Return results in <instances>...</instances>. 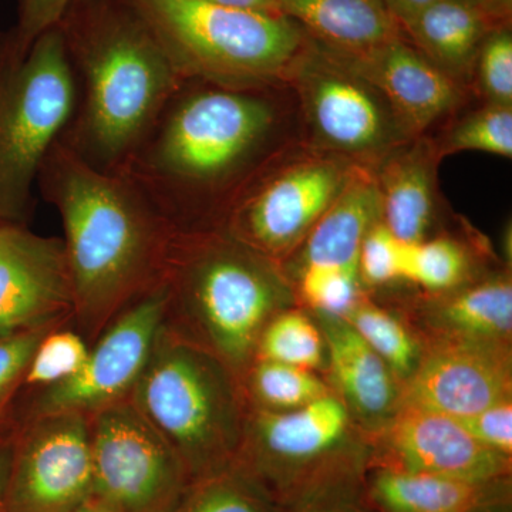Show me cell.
Returning <instances> with one entry per match:
<instances>
[{"mask_svg": "<svg viewBox=\"0 0 512 512\" xmlns=\"http://www.w3.org/2000/svg\"><path fill=\"white\" fill-rule=\"evenodd\" d=\"M433 153L427 144H414L390 153L376 173L380 221L406 244L426 239L436 208Z\"/></svg>", "mask_w": 512, "mask_h": 512, "instance_id": "44dd1931", "label": "cell"}, {"mask_svg": "<svg viewBox=\"0 0 512 512\" xmlns=\"http://www.w3.org/2000/svg\"><path fill=\"white\" fill-rule=\"evenodd\" d=\"M167 289L161 284L131 303L90 345L76 375L37 389L25 416L94 414L130 399L164 323Z\"/></svg>", "mask_w": 512, "mask_h": 512, "instance_id": "8fae6325", "label": "cell"}, {"mask_svg": "<svg viewBox=\"0 0 512 512\" xmlns=\"http://www.w3.org/2000/svg\"><path fill=\"white\" fill-rule=\"evenodd\" d=\"M70 512H110L107 511L106 508L100 507V505L94 503H87L83 505V507L77 508V510Z\"/></svg>", "mask_w": 512, "mask_h": 512, "instance_id": "b9f144b4", "label": "cell"}, {"mask_svg": "<svg viewBox=\"0 0 512 512\" xmlns=\"http://www.w3.org/2000/svg\"><path fill=\"white\" fill-rule=\"evenodd\" d=\"M73 0H18V20L0 37L19 53H26L33 42L55 28Z\"/></svg>", "mask_w": 512, "mask_h": 512, "instance_id": "d590c367", "label": "cell"}, {"mask_svg": "<svg viewBox=\"0 0 512 512\" xmlns=\"http://www.w3.org/2000/svg\"><path fill=\"white\" fill-rule=\"evenodd\" d=\"M62 218L73 320L89 345L164 281L177 229L131 178L94 170L57 141L37 178Z\"/></svg>", "mask_w": 512, "mask_h": 512, "instance_id": "6da1fadb", "label": "cell"}, {"mask_svg": "<svg viewBox=\"0 0 512 512\" xmlns=\"http://www.w3.org/2000/svg\"><path fill=\"white\" fill-rule=\"evenodd\" d=\"M362 434L380 468L480 484L495 483L511 468V457L478 443L454 417L410 404H399L389 419Z\"/></svg>", "mask_w": 512, "mask_h": 512, "instance_id": "5bb4252c", "label": "cell"}, {"mask_svg": "<svg viewBox=\"0 0 512 512\" xmlns=\"http://www.w3.org/2000/svg\"><path fill=\"white\" fill-rule=\"evenodd\" d=\"M174 512H275L268 490L235 463L192 481Z\"/></svg>", "mask_w": 512, "mask_h": 512, "instance_id": "4316f807", "label": "cell"}, {"mask_svg": "<svg viewBox=\"0 0 512 512\" xmlns=\"http://www.w3.org/2000/svg\"><path fill=\"white\" fill-rule=\"evenodd\" d=\"M357 431L335 392L288 412L249 407L237 464L264 484L288 467L312 466L336 456Z\"/></svg>", "mask_w": 512, "mask_h": 512, "instance_id": "2e32d148", "label": "cell"}, {"mask_svg": "<svg viewBox=\"0 0 512 512\" xmlns=\"http://www.w3.org/2000/svg\"><path fill=\"white\" fill-rule=\"evenodd\" d=\"M60 326H47L0 339V431L9 424L13 400L25 383L26 372L37 346L50 330Z\"/></svg>", "mask_w": 512, "mask_h": 512, "instance_id": "e575fe53", "label": "cell"}, {"mask_svg": "<svg viewBox=\"0 0 512 512\" xmlns=\"http://www.w3.org/2000/svg\"><path fill=\"white\" fill-rule=\"evenodd\" d=\"M255 359L318 372L323 363L326 366L325 339L318 322L296 306L279 312L265 326Z\"/></svg>", "mask_w": 512, "mask_h": 512, "instance_id": "83f0119b", "label": "cell"}, {"mask_svg": "<svg viewBox=\"0 0 512 512\" xmlns=\"http://www.w3.org/2000/svg\"><path fill=\"white\" fill-rule=\"evenodd\" d=\"M16 454V424H8L0 431V512H6V503Z\"/></svg>", "mask_w": 512, "mask_h": 512, "instance_id": "74e56055", "label": "cell"}, {"mask_svg": "<svg viewBox=\"0 0 512 512\" xmlns=\"http://www.w3.org/2000/svg\"><path fill=\"white\" fill-rule=\"evenodd\" d=\"M357 265H306L299 268L296 298L316 315L346 318L365 298Z\"/></svg>", "mask_w": 512, "mask_h": 512, "instance_id": "f546056e", "label": "cell"}, {"mask_svg": "<svg viewBox=\"0 0 512 512\" xmlns=\"http://www.w3.org/2000/svg\"><path fill=\"white\" fill-rule=\"evenodd\" d=\"M343 319L382 357L400 386L412 376L419 363L421 340L403 319L366 296Z\"/></svg>", "mask_w": 512, "mask_h": 512, "instance_id": "484cf974", "label": "cell"}, {"mask_svg": "<svg viewBox=\"0 0 512 512\" xmlns=\"http://www.w3.org/2000/svg\"><path fill=\"white\" fill-rule=\"evenodd\" d=\"M407 248L382 221L376 222L367 232L359 256L357 268L365 286H383L404 281Z\"/></svg>", "mask_w": 512, "mask_h": 512, "instance_id": "d6a6232c", "label": "cell"}, {"mask_svg": "<svg viewBox=\"0 0 512 512\" xmlns=\"http://www.w3.org/2000/svg\"><path fill=\"white\" fill-rule=\"evenodd\" d=\"M275 123L261 89L187 80L121 174L178 232L220 229L235 195L264 164Z\"/></svg>", "mask_w": 512, "mask_h": 512, "instance_id": "7a4b0ae2", "label": "cell"}, {"mask_svg": "<svg viewBox=\"0 0 512 512\" xmlns=\"http://www.w3.org/2000/svg\"><path fill=\"white\" fill-rule=\"evenodd\" d=\"M338 59L379 90L406 136L423 133L460 103L458 80L402 36L365 56Z\"/></svg>", "mask_w": 512, "mask_h": 512, "instance_id": "e0dca14e", "label": "cell"}, {"mask_svg": "<svg viewBox=\"0 0 512 512\" xmlns=\"http://www.w3.org/2000/svg\"><path fill=\"white\" fill-rule=\"evenodd\" d=\"M316 318L325 339L330 389L348 407L360 431L375 429L399 406V380L345 319Z\"/></svg>", "mask_w": 512, "mask_h": 512, "instance_id": "ac0fdd59", "label": "cell"}, {"mask_svg": "<svg viewBox=\"0 0 512 512\" xmlns=\"http://www.w3.org/2000/svg\"><path fill=\"white\" fill-rule=\"evenodd\" d=\"M312 512H346V511L340 510V508L328 507V508H318V510H315Z\"/></svg>", "mask_w": 512, "mask_h": 512, "instance_id": "7bdbcfd3", "label": "cell"}, {"mask_svg": "<svg viewBox=\"0 0 512 512\" xmlns=\"http://www.w3.org/2000/svg\"><path fill=\"white\" fill-rule=\"evenodd\" d=\"M92 427L79 413L25 416L16 423V454L6 512H70L90 503Z\"/></svg>", "mask_w": 512, "mask_h": 512, "instance_id": "7c38bea8", "label": "cell"}, {"mask_svg": "<svg viewBox=\"0 0 512 512\" xmlns=\"http://www.w3.org/2000/svg\"><path fill=\"white\" fill-rule=\"evenodd\" d=\"M400 28L409 25L424 9L429 8L436 0H383Z\"/></svg>", "mask_w": 512, "mask_h": 512, "instance_id": "f35d334b", "label": "cell"}, {"mask_svg": "<svg viewBox=\"0 0 512 512\" xmlns=\"http://www.w3.org/2000/svg\"><path fill=\"white\" fill-rule=\"evenodd\" d=\"M380 221L376 173L353 164L335 200L299 247V268L306 265H357L360 245Z\"/></svg>", "mask_w": 512, "mask_h": 512, "instance_id": "ffe728a7", "label": "cell"}, {"mask_svg": "<svg viewBox=\"0 0 512 512\" xmlns=\"http://www.w3.org/2000/svg\"><path fill=\"white\" fill-rule=\"evenodd\" d=\"M56 26L77 92L59 143L121 174L185 80L130 0H73Z\"/></svg>", "mask_w": 512, "mask_h": 512, "instance_id": "3957f363", "label": "cell"}, {"mask_svg": "<svg viewBox=\"0 0 512 512\" xmlns=\"http://www.w3.org/2000/svg\"><path fill=\"white\" fill-rule=\"evenodd\" d=\"M352 161L313 156L265 160L229 204L222 231L284 269L342 190Z\"/></svg>", "mask_w": 512, "mask_h": 512, "instance_id": "ba28073f", "label": "cell"}, {"mask_svg": "<svg viewBox=\"0 0 512 512\" xmlns=\"http://www.w3.org/2000/svg\"><path fill=\"white\" fill-rule=\"evenodd\" d=\"M73 320L62 238L0 225V339Z\"/></svg>", "mask_w": 512, "mask_h": 512, "instance_id": "9a60e30c", "label": "cell"}, {"mask_svg": "<svg viewBox=\"0 0 512 512\" xmlns=\"http://www.w3.org/2000/svg\"><path fill=\"white\" fill-rule=\"evenodd\" d=\"M470 259L460 242L450 237L423 239L407 248L404 281L431 293L454 291L466 284Z\"/></svg>", "mask_w": 512, "mask_h": 512, "instance_id": "f1b7e54d", "label": "cell"}, {"mask_svg": "<svg viewBox=\"0 0 512 512\" xmlns=\"http://www.w3.org/2000/svg\"><path fill=\"white\" fill-rule=\"evenodd\" d=\"M443 295L426 313L424 323L429 330L419 333L511 343L510 275L488 276Z\"/></svg>", "mask_w": 512, "mask_h": 512, "instance_id": "7402d4cb", "label": "cell"}, {"mask_svg": "<svg viewBox=\"0 0 512 512\" xmlns=\"http://www.w3.org/2000/svg\"><path fill=\"white\" fill-rule=\"evenodd\" d=\"M468 2L480 6V8L487 10V12L493 13V15H497L498 6H500L501 0H468Z\"/></svg>", "mask_w": 512, "mask_h": 512, "instance_id": "60d3db41", "label": "cell"}, {"mask_svg": "<svg viewBox=\"0 0 512 512\" xmlns=\"http://www.w3.org/2000/svg\"><path fill=\"white\" fill-rule=\"evenodd\" d=\"M229 8L258 10V12L279 13L276 0H207ZM281 15V13H279Z\"/></svg>", "mask_w": 512, "mask_h": 512, "instance_id": "ab89813d", "label": "cell"}, {"mask_svg": "<svg viewBox=\"0 0 512 512\" xmlns=\"http://www.w3.org/2000/svg\"><path fill=\"white\" fill-rule=\"evenodd\" d=\"M76 80L59 28L19 53L0 37V225H25L47 154L76 106Z\"/></svg>", "mask_w": 512, "mask_h": 512, "instance_id": "52a82bcc", "label": "cell"}, {"mask_svg": "<svg viewBox=\"0 0 512 512\" xmlns=\"http://www.w3.org/2000/svg\"><path fill=\"white\" fill-rule=\"evenodd\" d=\"M174 69L187 80L262 89L288 79L302 30L284 15L207 0H130Z\"/></svg>", "mask_w": 512, "mask_h": 512, "instance_id": "8992f818", "label": "cell"}, {"mask_svg": "<svg viewBox=\"0 0 512 512\" xmlns=\"http://www.w3.org/2000/svg\"><path fill=\"white\" fill-rule=\"evenodd\" d=\"M130 402L173 448L191 483L237 463L251 407L241 379L164 323Z\"/></svg>", "mask_w": 512, "mask_h": 512, "instance_id": "5b68a950", "label": "cell"}, {"mask_svg": "<svg viewBox=\"0 0 512 512\" xmlns=\"http://www.w3.org/2000/svg\"><path fill=\"white\" fill-rule=\"evenodd\" d=\"M249 406L269 412H288L332 393L315 370L272 360L255 359L242 376Z\"/></svg>", "mask_w": 512, "mask_h": 512, "instance_id": "d4e9b609", "label": "cell"}, {"mask_svg": "<svg viewBox=\"0 0 512 512\" xmlns=\"http://www.w3.org/2000/svg\"><path fill=\"white\" fill-rule=\"evenodd\" d=\"M491 484L380 468L372 495L384 512H474Z\"/></svg>", "mask_w": 512, "mask_h": 512, "instance_id": "cb8c5ba5", "label": "cell"}, {"mask_svg": "<svg viewBox=\"0 0 512 512\" xmlns=\"http://www.w3.org/2000/svg\"><path fill=\"white\" fill-rule=\"evenodd\" d=\"M478 86L488 104L512 107V36L508 29L488 33L476 56Z\"/></svg>", "mask_w": 512, "mask_h": 512, "instance_id": "836d02e7", "label": "cell"}, {"mask_svg": "<svg viewBox=\"0 0 512 512\" xmlns=\"http://www.w3.org/2000/svg\"><path fill=\"white\" fill-rule=\"evenodd\" d=\"M278 12L322 43L323 50L356 59L400 37L383 0H276Z\"/></svg>", "mask_w": 512, "mask_h": 512, "instance_id": "d6986e66", "label": "cell"}, {"mask_svg": "<svg viewBox=\"0 0 512 512\" xmlns=\"http://www.w3.org/2000/svg\"><path fill=\"white\" fill-rule=\"evenodd\" d=\"M491 16L468 0H436L403 30L417 50L458 80L476 62Z\"/></svg>", "mask_w": 512, "mask_h": 512, "instance_id": "603a6c76", "label": "cell"}, {"mask_svg": "<svg viewBox=\"0 0 512 512\" xmlns=\"http://www.w3.org/2000/svg\"><path fill=\"white\" fill-rule=\"evenodd\" d=\"M291 74L313 137L326 151L370 167L403 144L406 134L382 94L338 57L303 52Z\"/></svg>", "mask_w": 512, "mask_h": 512, "instance_id": "30bf717a", "label": "cell"}, {"mask_svg": "<svg viewBox=\"0 0 512 512\" xmlns=\"http://www.w3.org/2000/svg\"><path fill=\"white\" fill-rule=\"evenodd\" d=\"M90 345L76 329L50 330L30 360L23 386L43 389L76 375L89 355Z\"/></svg>", "mask_w": 512, "mask_h": 512, "instance_id": "4dcf8cb0", "label": "cell"}, {"mask_svg": "<svg viewBox=\"0 0 512 512\" xmlns=\"http://www.w3.org/2000/svg\"><path fill=\"white\" fill-rule=\"evenodd\" d=\"M421 355L399 404L454 419L512 399L511 343L419 333Z\"/></svg>", "mask_w": 512, "mask_h": 512, "instance_id": "4fadbf2b", "label": "cell"}, {"mask_svg": "<svg viewBox=\"0 0 512 512\" xmlns=\"http://www.w3.org/2000/svg\"><path fill=\"white\" fill-rule=\"evenodd\" d=\"M457 420L478 443L505 457H511L512 399L503 400L473 416Z\"/></svg>", "mask_w": 512, "mask_h": 512, "instance_id": "8d00e7d4", "label": "cell"}, {"mask_svg": "<svg viewBox=\"0 0 512 512\" xmlns=\"http://www.w3.org/2000/svg\"><path fill=\"white\" fill-rule=\"evenodd\" d=\"M163 284L164 325L241 382L269 320L299 303L284 269L222 229L177 232Z\"/></svg>", "mask_w": 512, "mask_h": 512, "instance_id": "277c9868", "label": "cell"}, {"mask_svg": "<svg viewBox=\"0 0 512 512\" xmlns=\"http://www.w3.org/2000/svg\"><path fill=\"white\" fill-rule=\"evenodd\" d=\"M90 503L110 512H174L190 477L167 441L130 402L90 417Z\"/></svg>", "mask_w": 512, "mask_h": 512, "instance_id": "9c48e42d", "label": "cell"}, {"mask_svg": "<svg viewBox=\"0 0 512 512\" xmlns=\"http://www.w3.org/2000/svg\"><path fill=\"white\" fill-rule=\"evenodd\" d=\"M478 151L512 157V107L487 104L460 121L448 134L444 154Z\"/></svg>", "mask_w": 512, "mask_h": 512, "instance_id": "1f68e13d", "label": "cell"}]
</instances>
